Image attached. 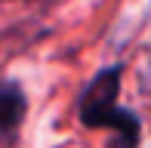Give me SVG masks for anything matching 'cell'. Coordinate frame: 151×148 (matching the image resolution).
Listing matches in <instances>:
<instances>
[{
	"label": "cell",
	"mask_w": 151,
	"mask_h": 148,
	"mask_svg": "<svg viewBox=\"0 0 151 148\" xmlns=\"http://www.w3.org/2000/svg\"><path fill=\"white\" fill-rule=\"evenodd\" d=\"M117 93H120V68H108L99 71L96 80L90 83V90L80 99V120L86 126H111L120 136L117 148H136L139 142V120L129 111H120L117 105Z\"/></svg>",
	"instance_id": "1"
},
{
	"label": "cell",
	"mask_w": 151,
	"mask_h": 148,
	"mask_svg": "<svg viewBox=\"0 0 151 148\" xmlns=\"http://www.w3.org/2000/svg\"><path fill=\"white\" fill-rule=\"evenodd\" d=\"M25 114V96L19 86H3L0 90V130H12Z\"/></svg>",
	"instance_id": "2"
}]
</instances>
